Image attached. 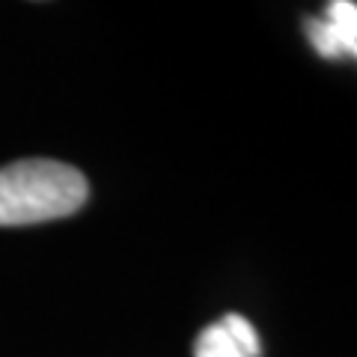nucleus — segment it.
Masks as SVG:
<instances>
[{"label": "nucleus", "mask_w": 357, "mask_h": 357, "mask_svg": "<svg viewBox=\"0 0 357 357\" xmlns=\"http://www.w3.org/2000/svg\"><path fill=\"white\" fill-rule=\"evenodd\" d=\"M89 197L86 176L72 164L27 158L0 167V227L69 218Z\"/></svg>", "instance_id": "obj_1"}, {"label": "nucleus", "mask_w": 357, "mask_h": 357, "mask_svg": "<svg viewBox=\"0 0 357 357\" xmlns=\"http://www.w3.org/2000/svg\"><path fill=\"white\" fill-rule=\"evenodd\" d=\"M310 45L325 60L354 57L357 60V3L351 0H331L321 15L304 21Z\"/></svg>", "instance_id": "obj_2"}, {"label": "nucleus", "mask_w": 357, "mask_h": 357, "mask_svg": "<svg viewBox=\"0 0 357 357\" xmlns=\"http://www.w3.org/2000/svg\"><path fill=\"white\" fill-rule=\"evenodd\" d=\"M256 328L238 312L208 325L194 342V357H259Z\"/></svg>", "instance_id": "obj_3"}]
</instances>
